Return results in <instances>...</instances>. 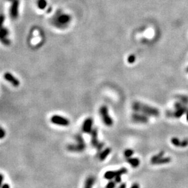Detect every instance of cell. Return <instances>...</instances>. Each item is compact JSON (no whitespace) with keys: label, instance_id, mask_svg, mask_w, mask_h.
<instances>
[{"label":"cell","instance_id":"6da1fadb","mask_svg":"<svg viewBox=\"0 0 188 188\" xmlns=\"http://www.w3.org/2000/svg\"><path fill=\"white\" fill-rule=\"evenodd\" d=\"M132 109L136 112H139L148 116L158 117L159 111L157 108L149 106L139 102H135L132 104Z\"/></svg>","mask_w":188,"mask_h":188},{"label":"cell","instance_id":"7a4b0ae2","mask_svg":"<svg viewBox=\"0 0 188 188\" xmlns=\"http://www.w3.org/2000/svg\"><path fill=\"white\" fill-rule=\"evenodd\" d=\"M76 144H69L67 146V150L69 152H81L85 150L86 148V144L81 135L77 134L75 136Z\"/></svg>","mask_w":188,"mask_h":188},{"label":"cell","instance_id":"3957f363","mask_svg":"<svg viewBox=\"0 0 188 188\" xmlns=\"http://www.w3.org/2000/svg\"><path fill=\"white\" fill-rule=\"evenodd\" d=\"M99 111L102 119L107 126L110 127L113 124V119L110 117L109 113V110H108V108L106 106H102Z\"/></svg>","mask_w":188,"mask_h":188},{"label":"cell","instance_id":"277c9868","mask_svg":"<svg viewBox=\"0 0 188 188\" xmlns=\"http://www.w3.org/2000/svg\"><path fill=\"white\" fill-rule=\"evenodd\" d=\"M127 172V169L125 167H122L117 171H109L106 172L104 177L107 180H112L113 178L116 177L117 176H121L125 174Z\"/></svg>","mask_w":188,"mask_h":188},{"label":"cell","instance_id":"5b68a950","mask_svg":"<svg viewBox=\"0 0 188 188\" xmlns=\"http://www.w3.org/2000/svg\"><path fill=\"white\" fill-rule=\"evenodd\" d=\"M51 122L54 124L63 127H67L70 124L69 121L67 118L57 115H55L51 117Z\"/></svg>","mask_w":188,"mask_h":188},{"label":"cell","instance_id":"8992f818","mask_svg":"<svg viewBox=\"0 0 188 188\" xmlns=\"http://www.w3.org/2000/svg\"><path fill=\"white\" fill-rule=\"evenodd\" d=\"M131 119L135 123L145 124L149 122V116L141 113L135 111L131 115Z\"/></svg>","mask_w":188,"mask_h":188},{"label":"cell","instance_id":"52a82bcc","mask_svg":"<svg viewBox=\"0 0 188 188\" xmlns=\"http://www.w3.org/2000/svg\"><path fill=\"white\" fill-rule=\"evenodd\" d=\"M93 120L91 117H88L84 121L82 124V130L83 132L85 133H91L93 130Z\"/></svg>","mask_w":188,"mask_h":188},{"label":"cell","instance_id":"ba28073f","mask_svg":"<svg viewBox=\"0 0 188 188\" xmlns=\"http://www.w3.org/2000/svg\"><path fill=\"white\" fill-rule=\"evenodd\" d=\"M4 78L6 81L11 83L13 87H18V86L20 85V82L19 81V80L18 79H17L15 76H13V74H12L10 73H6L5 74H4Z\"/></svg>","mask_w":188,"mask_h":188},{"label":"cell","instance_id":"9c48e42d","mask_svg":"<svg viewBox=\"0 0 188 188\" xmlns=\"http://www.w3.org/2000/svg\"><path fill=\"white\" fill-rule=\"evenodd\" d=\"M188 110V105H185L180 109H175V111H173V117L175 118H180Z\"/></svg>","mask_w":188,"mask_h":188},{"label":"cell","instance_id":"30bf717a","mask_svg":"<svg viewBox=\"0 0 188 188\" xmlns=\"http://www.w3.org/2000/svg\"><path fill=\"white\" fill-rule=\"evenodd\" d=\"M91 145L95 147H97L100 143L98 141V131L96 128L93 129L91 132Z\"/></svg>","mask_w":188,"mask_h":188},{"label":"cell","instance_id":"8fae6325","mask_svg":"<svg viewBox=\"0 0 188 188\" xmlns=\"http://www.w3.org/2000/svg\"><path fill=\"white\" fill-rule=\"evenodd\" d=\"M172 161L171 158L166 157H161L160 158H159L157 159V161L153 162L152 163L153 165H161V164H167L169 163H170Z\"/></svg>","mask_w":188,"mask_h":188},{"label":"cell","instance_id":"7c38bea8","mask_svg":"<svg viewBox=\"0 0 188 188\" xmlns=\"http://www.w3.org/2000/svg\"><path fill=\"white\" fill-rule=\"evenodd\" d=\"M127 161L130 164L131 166H132L134 168L138 167L140 164V161L138 158L130 157L127 159Z\"/></svg>","mask_w":188,"mask_h":188},{"label":"cell","instance_id":"4fadbf2b","mask_svg":"<svg viewBox=\"0 0 188 188\" xmlns=\"http://www.w3.org/2000/svg\"><path fill=\"white\" fill-rule=\"evenodd\" d=\"M111 151V150L110 147H107V148L105 149L99 155V159H100V160L101 161H104L105 159V158L109 155V154L110 153Z\"/></svg>","mask_w":188,"mask_h":188},{"label":"cell","instance_id":"5bb4252c","mask_svg":"<svg viewBox=\"0 0 188 188\" xmlns=\"http://www.w3.org/2000/svg\"><path fill=\"white\" fill-rule=\"evenodd\" d=\"M95 182V178L93 176L88 177L85 183V187H91Z\"/></svg>","mask_w":188,"mask_h":188},{"label":"cell","instance_id":"9a60e30c","mask_svg":"<svg viewBox=\"0 0 188 188\" xmlns=\"http://www.w3.org/2000/svg\"><path fill=\"white\" fill-rule=\"evenodd\" d=\"M164 151H161L160 152H159L158 154L155 155H153L151 158V159H150V162H151V163L152 164L153 162L157 161V159H158L159 158H160L163 157V155H164Z\"/></svg>","mask_w":188,"mask_h":188},{"label":"cell","instance_id":"2e32d148","mask_svg":"<svg viewBox=\"0 0 188 188\" xmlns=\"http://www.w3.org/2000/svg\"><path fill=\"white\" fill-rule=\"evenodd\" d=\"M178 101H181L183 104L188 105V97L185 95H178L177 96Z\"/></svg>","mask_w":188,"mask_h":188},{"label":"cell","instance_id":"e0dca14e","mask_svg":"<svg viewBox=\"0 0 188 188\" xmlns=\"http://www.w3.org/2000/svg\"><path fill=\"white\" fill-rule=\"evenodd\" d=\"M181 141H180L179 139L177 137H173L171 139V143L172 144L174 145L175 147H180L181 146Z\"/></svg>","mask_w":188,"mask_h":188},{"label":"cell","instance_id":"ac0fdd59","mask_svg":"<svg viewBox=\"0 0 188 188\" xmlns=\"http://www.w3.org/2000/svg\"><path fill=\"white\" fill-rule=\"evenodd\" d=\"M133 153H134V151L132 149H127L124 151V155L126 158H130L131 157H132Z\"/></svg>","mask_w":188,"mask_h":188},{"label":"cell","instance_id":"d6986e66","mask_svg":"<svg viewBox=\"0 0 188 188\" xmlns=\"http://www.w3.org/2000/svg\"><path fill=\"white\" fill-rule=\"evenodd\" d=\"M46 5V2L45 0H39L38 1V7L40 9H44Z\"/></svg>","mask_w":188,"mask_h":188},{"label":"cell","instance_id":"ffe728a7","mask_svg":"<svg viewBox=\"0 0 188 188\" xmlns=\"http://www.w3.org/2000/svg\"><path fill=\"white\" fill-rule=\"evenodd\" d=\"M185 105H185V104H183V103H182L181 101H178L176 102L174 104V108H175V109H180V108H181L183 106H185Z\"/></svg>","mask_w":188,"mask_h":188},{"label":"cell","instance_id":"44dd1931","mask_svg":"<svg viewBox=\"0 0 188 188\" xmlns=\"http://www.w3.org/2000/svg\"><path fill=\"white\" fill-rule=\"evenodd\" d=\"M188 145V139H184L181 141V146L180 147H186Z\"/></svg>","mask_w":188,"mask_h":188},{"label":"cell","instance_id":"7402d4cb","mask_svg":"<svg viewBox=\"0 0 188 188\" xmlns=\"http://www.w3.org/2000/svg\"><path fill=\"white\" fill-rule=\"evenodd\" d=\"M135 61V56L134 55H130L128 57V62L129 63H133Z\"/></svg>","mask_w":188,"mask_h":188},{"label":"cell","instance_id":"603a6c76","mask_svg":"<svg viewBox=\"0 0 188 188\" xmlns=\"http://www.w3.org/2000/svg\"><path fill=\"white\" fill-rule=\"evenodd\" d=\"M116 186V182L115 181H110L106 186V187L108 188H113L115 187Z\"/></svg>","mask_w":188,"mask_h":188},{"label":"cell","instance_id":"cb8c5ba5","mask_svg":"<svg viewBox=\"0 0 188 188\" xmlns=\"http://www.w3.org/2000/svg\"><path fill=\"white\" fill-rule=\"evenodd\" d=\"M0 138L3 139L4 136H6V131L4 130L2 127L1 128V130H0Z\"/></svg>","mask_w":188,"mask_h":188},{"label":"cell","instance_id":"d4e9b609","mask_svg":"<svg viewBox=\"0 0 188 188\" xmlns=\"http://www.w3.org/2000/svg\"><path fill=\"white\" fill-rule=\"evenodd\" d=\"M115 182L117 183H121V176L119 175V176H117L116 177H115Z\"/></svg>","mask_w":188,"mask_h":188},{"label":"cell","instance_id":"484cf974","mask_svg":"<svg viewBox=\"0 0 188 188\" xmlns=\"http://www.w3.org/2000/svg\"><path fill=\"white\" fill-rule=\"evenodd\" d=\"M1 187L2 188H9V187H10V186H9V185H7V183H4V184L3 185H1Z\"/></svg>","mask_w":188,"mask_h":188},{"label":"cell","instance_id":"4316f807","mask_svg":"<svg viewBox=\"0 0 188 188\" xmlns=\"http://www.w3.org/2000/svg\"><path fill=\"white\" fill-rule=\"evenodd\" d=\"M139 187V186L137 184V183H135L132 186H131V188H138Z\"/></svg>","mask_w":188,"mask_h":188},{"label":"cell","instance_id":"83f0119b","mask_svg":"<svg viewBox=\"0 0 188 188\" xmlns=\"http://www.w3.org/2000/svg\"><path fill=\"white\" fill-rule=\"evenodd\" d=\"M127 186L125 183H122V184L119 186V188H125Z\"/></svg>","mask_w":188,"mask_h":188},{"label":"cell","instance_id":"f1b7e54d","mask_svg":"<svg viewBox=\"0 0 188 188\" xmlns=\"http://www.w3.org/2000/svg\"><path fill=\"white\" fill-rule=\"evenodd\" d=\"M1 185H2V183H3V178H4L3 174H1Z\"/></svg>","mask_w":188,"mask_h":188},{"label":"cell","instance_id":"f546056e","mask_svg":"<svg viewBox=\"0 0 188 188\" xmlns=\"http://www.w3.org/2000/svg\"><path fill=\"white\" fill-rule=\"evenodd\" d=\"M186 120H187V121L188 122V110H187V111L186 112Z\"/></svg>","mask_w":188,"mask_h":188},{"label":"cell","instance_id":"4dcf8cb0","mask_svg":"<svg viewBox=\"0 0 188 188\" xmlns=\"http://www.w3.org/2000/svg\"><path fill=\"white\" fill-rule=\"evenodd\" d=\"M186 72L188 73V67L186 68Z\"/></svg>","mask_w":188,"mask_h":188}]
</instances>
